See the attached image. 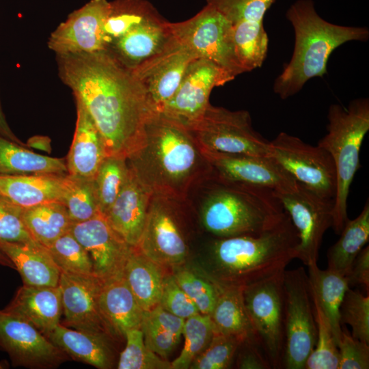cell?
<instances>
[{
	"label": "cell",
	"mask_w": 369,
	"mask_h": 369,
	"mask_svg": "<svg viewBox=\"0 0 369 369\" xmlns=\"http://www.w3.org/2000/svg\"><path fill=\"white\" fill-rule=\"evenodd\" d=\"M58 75L92 118L107 156L127 159L156 113L132 70L109 51L56 55Z\"/></svg>",
	"instance_id": "obj_1"
},
{
	"label": "cell",
	"mask_w": 369,
	"mask_h": 369,
	"mask_svg": "<svg viewBox=\"0 0 369 369\" xmlns=\"http://www.w3.org/2000/svg\"><path fill=\"white\" fill-rule=\"evenodd\" d=\"M126 160L152 194L180 202L201 179L212 175L187 127L158 112L147 122L141 144Z\"/></svg>",
	"instance_id": "obj_2"
},
{
	"label": "cell",
	"mask_w": 369,
	"mask_h": 369,
	"mask_svg": "<svg viewBox=\"0 0 369 369\" xmlns=\"http://www.w3.org/2000/svg\"><path fill=\"white\" fill-rule=\"evenodd\" d=\"M299 238L288 213L254 236L217 237L210 245L212 273L219 286H245L282 273L297 258Z\"/></svg>",
	"instance_id": "obj_3"
},
{
	"label": "cell",
	"mask_w": 369,
	"mask_h": 369,
	"mask_svg": "<svg viewBox=\"0 0 369 369\" xmlns=\"http://www.w3.org/2000/svg\"><path fill=\"white\" fill-rule=\"evenodd\" d=\"M295 32L292 57L273 83V92L285 100L300 92L314 77L327 74L331 53L349 41L366 42V27L344 26L329 23L316 12L313 0H297L286 13Z\"/></svg>",
	"instance_id": "obj_4"
},
{
	"label": "cell",
	"mask_w": 369,
	"mask_h": 369,
	"mask_svg": "<svg viewBox=\"0 0 369 369\" xmlns=\"http://www.w3.org/2000/svg\"><path fill=\"white\" fill-rule=\"evenodd\" d=\"M201 210L204 228L217 237L254 236L271 229L286 211L276 192L227 180L213 173Z\"/></svg>",
	"instance_id": "obj_5"
},
{
	"label": "cell",
	"mask_w": 369,
	"mask_h": 369,
	"mask_svg": "<svg viewBox=\"0 0 369 369\" xmlns=\"http://www.w3.org/2000/svg\"><path fill=\"white\" fill-rule=\"evenodd\" d=\"M327 133L318 145L331 156L336 172L332 227L340 234L347 216V199L354 176L360 167L359 152L364 137L369 131V100L359 98L347 107L330 105L327 113Z\"/></svg>",
	"instance_id": "obj_6"
},
{
	"label": "cell",
	"mask_w": 369,
	"mask_h": 369,
	"mask_svg": "<svg viewBox=\"0 0 369 369\" xmlns=\"http://www.w3.org/2000/svg\"><path fill=\"white\" fill-rule=\"evenodd\" d=\"M186 126L202 150L269 156V141L255 131L246 110L231 111L209 104L200 118Z\"/></svg>",
	"instance_id": "obj_7"
},
{
	"label": "cell",
	"mask_w": 369,
	"mask_h": 369,
	"mask_svg": "<svg viewBox=\"0 0 369 369\" xmlns=\"http://www.w3.org/2000/svg\"><path fill=\"white\" fill-rule=\"evenodd\" d=\"M284 345L282 366L303 369L314 349L316 325L308 276L302 266L283 275Z\"/></svg>",
	"instance_id": "obj_8"
},
{
	"label": "cell",
	"mask_w": 369,
	"mask_h": 369,
	"mask_svg": "<svg viewBox=\"0 0 369 369\" xmlns=\"http://www.w3.org/2000/svg\"><path fill=\"white\" fill-rule=\"evenodd\" d=\"M168 27L197 58L212 62L234 78L245 72L236 55L231 23L214 7L206 4L186 20L168 22Z\"/></svg>",
	"instance_id": "obj_9"
},
{
	"label": "cell",
	"mask_w": 369,
	"mask_h": 369,
	"mask_svg": "<svg viewBox=\"0 0 369 369\" xmlns=\"http://www.w3.org/2000/svg\"><path fill=\"white\" fill-rule=\"evenodd\" d=\"M284 272L243 287L245 307L272 368L282 366L284 345Z\"/></svg>",
	"instance_id": "obj_10"
},
{
	"label": "cell",
	"mask_w": 369,
	"mask_h": 369,
	"mask_svg": "<svg viewBox=\"0 0 369 369\" xmlns=\"http://www.w3.org/2000/svg\"><path fill=\"white\" fill-rule=\"evenodd\" d=\"M269 156L297 181L318 195L334 200L336 172L334 161L323 148L312 146L300 138L279 133L269 141Z\"/></svg>",
	"instance_id": "obj_11"
},
{
	"label": "cell",
	"mask_w": 369,
	"mask_h": 369,
	"mask_svg": "<svg viewBox=\"0 0 369 369\" xmlns=\"http://www.w3.org/2000/svg\"><path fill=\"white\" fill-rule=\"evenodd\" d=\"M276 194L299 235L297 258L307 266L317 263L323 236L332 227L334 200L324 198L299 182L295 190Z\"/></svg>",
	"instance_id": "obj_12"
},
{
	"label": "cell",
	"mask_w": 369,
	"mask_h": 369,
	"mask_svg": "<svg viewBox=\"0 0 369 369\" xmlns=\"http://www.w3.org/2000/svg\"><path fill=\"white\" fill-rule=\"evenodd\" d=\"M180 201L153 194L137 247L161 266H178L187 256V245L177 218Z\"/></svg>",
	"instance_id": "obj_13"
},
{
	"label": "cell",
	"mask_w": 369,
	"mask_h": 369,
	"mask_svg": "<svg viewBox=\"0 0 369 369\" xmlns=\"http://www.w3.org/2000/svg\"><path fill=\"white\" fill-rule=\"evenodd\" d=\"M0 348L8 354L14 367L54 368L70 359L29 323L3 310Z\"/></svg>",
	"instance_id": "obj_14"
},
{
	"label": "cell",
	"mask_w": 369,
	"mask_h": 369,
	"mask_svg": "<svg viewBox=\"0 0 369 369\" xmlns=\"http://www.w3.org/2000/svg\"><path fill=\"white\" fill-rule=\"evenodd\" d=\"M233 79L212 62L196 58L189 64L175 94L159 113L187 126L203 114L213 88Z\"/></svg>",
	"instance_id": "obj_15"
},
{
	"label": "cell",
	"mask_w": 369,
	"mask_h": 369,
	"mask_svg": "<svg viewBox=\"0 0 369 369\" xmlns=\"http://www.w3.org/2000/svg\"><path fill=\"white\" fill-rule=\"evenodd\" d=\"M110 5L107 0H90L70 13L51 33L48 47L56 55L106 51L103 27Z\"/></svg>",
	"instance_id": "obj_16"
},
{
	"label": "cell",
	"mask_w": 369,
	"mask_h": 369,
	"mask_svg": "<svg viewBox=\"0 0 369 369\" xmlns=\"http://www.w3.org/2000/svg\"><path fill=\"white\" fill-rule=\"evenodd\" d=\"M196 58L172 36L160 51L131 69L155 112H161L174 96L187 66Z\"/></svg>",
	"instance_id": "obj_17"
},
{
	"label": "cell",
	"mask_w": 369,
	"mask_h": 369,
	"mask_svg": "<svg viewBox=\"0 0 369 369\" xmlns=\"http://www.w3.org/2000/svg\"><path fill=\"white\" fill-rule=\"evenodd\" d=\"M213 173L223 179L269 189L295 190L298 181L270 156L228 154L200 149Z\"/></svg>",
	"instance_id": "obj_18"
},
{
	"label": "cell",
	"mask_w": 369,
	"mask_h": 369,
	"mask_svg": "<svg viewBox=\"0 0 369 369\" xmlns=\"http://www.w3.org/2000/svg\"><path fill=\"white\" fill-rule=\"evenodd\" d=\"M102 282L95 275L61 272L58 286L61 292L63 325L73 329L114 337L99 306Z\"/></svg>",
	"instance_id": "obj_19"
},
{
	"label": "cell",
	"mask_w": 369,
	"mask_h": 369,
	"mask_svg": "<svg viewBox=\"0 0 369 369\" xmlns=\"http://www.w3.org/2000/svg\"><path fill=\"white\" fill-rule=\"evenodd\" d=\"M70 232L88 252L94 275L101 282L123 274L133 247L113 230L103 215L72 223Z\"/></svg>",
	"instance_id": "obj_20"
},
{
	"label": "cell",
	"mask_w": 369,
	"mask_h": 369,
	"mask_svg": "<svg viewBox=\"0 0 369 369\" xmlns=\"http://www.w3.org/2000/svg\"><path fill=\"white\" fill-rule=\"evenodd\" d=\"M152 195L128 166L125 182L104 216L113 230L131 247H137L139 242Z\"/></svg>",
	"instance_id": "obj_21"
},
{
	"label": "cell",
	"mask_w": 369,
	"mask_h": 369,
	"mask_svg": "<svg viewBox=\"0 0 369 369\" xmlns=\"http://www.w3.org/2000/svg\"><path fill=\"white\" fill-rule=\"evenodd\" d=\"M172 37L168 21L159 14L133 27L106 51L131 70L160 51Z\"/></svg>",
	"instance_id": "obj_22"
},
{
	"label": "cell",
	"mask_w": 369,
	"mask_h": 369,
	"mask_svg": "<svg viewBox=\"0 0 369 369\" xmlns=\"http://www.w3.org/2000/svg\"><path fill=\"white\" fill-rule=\"evenodd\" d=\"M77 122L66 163L68 174L94 178L107 157L102 137L83 104L75 99Z\"/></svg>",
	"instance_id": "obj_23"
},
{
	"label": "cell",
	"mask_w": 369,
	"mask_h": 369,
	"mask_svg": "<svg viewBox=\"0 0 369 369\" xmlns=\"http://www.w3.org/2000/svg\"><path fill=\"white\" fill-rule=\"evenodd\" d=\"M3 311L26 320L47 336L62 315L60 289L23 284Z\"/></svg>",
	"instance_id": "obj_24"
},
{
	"label": "cell",
	"mask_w": 369,
	"mask_h": 369,
	"mask_svg": "<svg viewBox=\"0 0 369 369\" xmlns=\"http://www.w3.org/2000/svg\"><path fill=\"white\" fill-rule=\"evenodd\" d=\"M99 306L113 336L140 329L144 310L128 287L123 274L102 282Z\"/></svg>",
	"instance_id": "obj_25"
},
{
	"label": "cell",
	"mask_w": 369,
	"mask_h": 369,
	"mask_svg": "<svg viewBox=\"0 0 369 369\" xmlns=\"http://www.w3.org/2000/svg\"><path fill=\"white\" fill-rule=\"evenodd\" d=\"M0 250L14 264L24 285L58 286L61 271L48 248L38 241L16 243L0 240Z\"/></svg>",
	"instance_id": "obj_26"
},
{
	"label": "cell",
	"mask_w": 369,
	"mask_h": 369,
	"mask_svg": "<svg viewBox=\"0 0 369 369\" xmlns=\"http://www.w3.org/2000/svg\"><path fill=\"white\" fill-rule=\"evenodd\" d=\"M67 174L0 176V193L23 208L45 202H59L64 191Z\"/></svg>",
	"instance_id": "obj_27"
},
{
	"label": "cell",
	"mask_w": 369,
	"mask_h": 369,
	"mask_svg": "<svg viewBox=\"0 0 369 369\" xmlns=\"http://www.w3.org/2000/svg\"><path fill=\"white\" fill-rule=\"evenodd\" d=\"M46 337L70 359L99 369L113 367V351L105 336L70 329L59 323Z\"/></svg>",
	"instance_id": "obj_28"
},
{
	"label": "cell",
	"mask_w": 369,
	"mask_h": 369,
	"mask_svg": "<svg viewBox=\"0 0 369 369\" xmlns=\"http://www.w3.org/2000/svg\"><path fill=\"white\" fill-rule=\"evenodd\" d=\"M308 267V282L312 299L329 323L333 336L338 344L341 334L340 309L346 292L350 288L347 279L336 271L320 269L317 263Z\"/></svg>",
	"instance_id": "obj_29"
},
{
	"label": "cell",
	"mask_w": 369,
	"mask_h": 369,
	"mask_svg": "<svg viewBox=\"0 0 369 369\" xmlns=\"http://www.w3.org/2000/svg\"><path fill=\"white\" fill-rule=\"evenodd\" d=\"M218 287L217 299L210 314L215 332L235 336L242 342L258 340L245 307L244 286Z\"/></svg>",
	"instance_id": "obj_30"
},
{
	"label": "cell",
	"mask_w": 369,
	"mask_h": 369,
	"mask_svg": "<svg viewBox=\"0 0 369 369\" xmlns=\"http://www.w3.org/2000/svg\"><path fill=\"white\" fill-rule=\"evenodd\" d=\"M161 267L137 247H132L123 275L144 311L151 310L159 303L164 277Z\"/></svg>",
	"instance_id": "obj_31"
},
{
	"label": "cell",
	"mask_w": 369,
	"mask_h": 369,
	"mask_svg": "<svg viewBox=\"0 0 369 369\" xmlns=\"http://www.w3.org/2000/svg\"><path fill=\"white\" fill-rule=\"evenodd\" d=\"M67 174L66 159L41 155L0 135V176Z\"/></svg>",
	"instance_id": "obj_32"
},
{
	"label": "cell",
	"mask_w": 369,
	"mask_h": 369,
	"mask_svg": "<svg viewBox=\"0 0 369 369\" xmlns=\"http://www.w3.org/2000/svg\"><path fill=\"white\" fill-rule=\"evenodd\" d=\"M339 239L327 251V269L346 276L356 256L369 240V202L359 215L348 219Z\"/></svg>",
	"instance_id": "obj_33"
},
{
	"label": "cell",
	"mask_w": 369,
	"mask_h": 369,
	"mask_svg": "<svg viewBox=\"0 0 369 369\" xmlns=\"http://www.w3.org/2000/svg\"><path fill=\"white\" fill-rule=\"evenodd\" d=\"M23 219L31 236L46 247L70 231L72 223L66 206L57 201L23 208Z\"/></svg>",
	"instance_id": "obj_34"
},
{
	"label": "cell",
	"mask_w": 369,
	"mask_h": 369,
	"mask_svg": "<svg viewBox=\"0 0 369 369\" xmlns=\"http://www.w3.org/2000/svg\"><path fill=\"white\" fill-rule=\"evenodd\" d=\"M110 4L103 27L107 49L133 27L159 14L146 0H115Z\"/></svg>",
	"instance_id": "obj_35"
},
{
	"label": "cell",
	"mask_w": 369,
	"mask_h": 369,
	"mask_svg": "<svg viewBox=\"0 0 369 369\" xmlns=\"http://www.w3.org/2000/svg\"><path fill=\"white\" fill-rule=\"evenodd\" d=\"M59 202L66 206L72 223L87 221L100 213L94 178L68 174Z\"/></svg>",
	"instance_id": "obj_36"
},
{
	"label": "cell",
	"mask_w": 369,
	"mask_h": 369,
	"mask_svg": "<svg viewBox=\"0 0 369 369\" xmlns=\"http://www.w3.org/2000/svg\"><path fill=\"white\" fill-rule=\"evenodd\" d=\"M236 53L245 72L260 68L269 48L263 22L247 23L232 29Z\"/></svg>",
	"instance_id": "obj_37"
},
{
	"label": "cell",
	"mask_w": 369,
	"mask_h": 369,
	"mask_svg": "<svg viewBox=\"0 0 369 369\" xmlns=\"http://www.w3.org/2000/svg\"><path fill=\"white\" fill-rule=\"evenodd\" d=\"M128 165L125 158L107 156L101 163L94 182L100 213L105 215L115 202L126 179Z\"/></svg>",
	"instance_id": "obj_38"
},
{
	"label": "cell",
	"mask_w": 369,
	"mask_h": 369,
	"mask_svg": "<svg viewBox=\"0 0 369 369\" xmlns=\"http://www.w3.org/2000/svg\"><path fill=\"white\" fill-rule=\"evenodd\" d=\"M215 333L210 315L198 314L185 319L182 335L184 344L172 362V369L189 368L193 361L206 348Z\"/></svg>",
	"instance_id": "obj_39"
},
{
	"label": "cell",
	"mask_w": 369,
	"mask_h": 369,
	"mask_svg": "<svg viewBox=\"0 0 369 369\" xmlns=\"http://www.w3.org/2000/svg\"><path fill=\"white\" fill-rule=\"evenodd\" d=\"M47 248L61 272L95 275L88 252L70 231L58 238Z\"/></svg>",
	"instance_id": "obj_40"
},
{
	"label": "cell",
	"mask_w": 369,
	"mask_h": 369,
	"mask_svg": "<svg viewBox=\"0 0 369 369\" xmlns=\"http://www.w3.org/2000/svg\"><path fill=\"white\" fill-rule=\"evenodd\" d=\"M312 301L316 340L314 349L306 359L304 369H338L339 351L331 326L317 303Z\"/></svg>",
	"instance_id": "obj_41"
},
{
	"label": "cell",
	"mask_w": 369,
	"mask_h": 369,
	"mask_svg": "<svg viewBox=\"0 0 369 369\" xmlns=\"http://www.w3.org/2000/svg\"><path fill=\"white\" fill-rule=\"evenodd\" d=\"M126 346L120 353L118 369H172L171 362L152 351L145 344L141 329L124 334Z\"/></svg>",
	"instance_id": "obj_42"
},
{
	"label": "cell",
	"mask_w": 369,
	"mask_h": 369,
	"mask_svg": "<svg viewBox=\"0 0 369 369\" xmlns=\"http://www.w3.org/2000/svg\"><path fill=\"white\" fill-rule=\"evenodd\" d=\"M173 276L195 304L200 313L210 315L219 294L218 286L209 277H201L189 269H178Z\"/></svg>",
	"instance_id": "obj_43"
},
{
	"label": "cell",
	"mask_w": 369,
	"mask_h": 369,
	"mask_svg": "<svg viewBox=\"0 0 369 369\" xmlns=\"http://www.w3.org/2000/svg\"><path fill=\"white\" fill-rule=\"evenodd\" d=\"M340 323L348 325L351 336L369 344V294L347 290L340 309Z\"/></svg>",
	"instance_id": "obj_44"
},
{
	"label": "cell",
	"mask_w": 369,
	"mask_h": 369,
	"mask_svg": "<svg viewBox=\"0 0 369 369\" xmlns=\"http://www.w3.org/2000/svg\"><path fill=\"white\" fill-rule=\"evenodd\" d=\"M241 342L242 341L235 336L215 332L208 346L193 361L189 368H228Z\"/></svg>",
	"instance_id": "obj_45"
},
{
	"label": "cell",
	"mask_w": 369,
	"mask_h": 369,
	"mask_svg": "<svg viewBox=\"0 0 369 369\" xmlns=\"http://www.w3.org/2000/svg\"><path fill=\"white\" fill-rule=\"evenodd\" d=\"M276 0H206L220 12L232 26L242 23L263 22Z\"/></svg>",
	"instance_id": "obj_46"
},
{
	"label": "cell",
	"mask_w": 369,
	"mask_h": 369,
	"mask_svg": "<svg viewBox=\"0 0 369 369\" xmlns=\"http://www.w3.org/2000/svg\"><path fill=\"white\" fill-rule=\"evenodd\" d=\"M23 208L0 197V240L16 243L36 241L23 219Z\"/></svg>",
	"instance_id": "obj_47"
},
{
	"label": "cell",
	"mask_w": 369,
	"mask_h": 369,
	"mask_svg": "<svg viewBox=\"0 0 369 369\" xmlns=\"http://www.w3.org/2000/svg\"><path fill=\"white\" fill-rule=\"evenodd\" d=\"M159 305L166 311L184 320L200 314L195 304L180 287L173 275L163 277Z\"/></svg>",
	"instance_id": "obj_48"
},
{
	"label": "cell",
	"mask_w": 369,
	"mask_h": 369,
	"mask_svg": "<svg viewBox=\"0 0 369 369\" xmlns=\"http://www.w3.org/2000/svg\"><path fill=\"white\" fill-rule=\"evenodd\" d=\"M339 364L338 369L369 368V344L353 338L342 329L338 344Z\"/></svg>",
	"instance_id": "obj_49"
},
{
	"label": "cell",
	"mask_w": 369,
	"mask_h": 369,
	"mask_svg": "<svg viewBox=\"0 0 369 369\" xmlns=\"http://www.w3.org/2000/svg\"><path fill=\"white\" fill-rule=\"evenodd\" d=\"M140 329L146 345L164 359L172 353L181 338L154 324L144 316Z\"/></svg>",
	"instance_id": "obj_50"
},
{
	"label": "cell",
	"mask_w": 369,
	"mask_h": 369,
	"mask_svg": "<svg viewBox=\"0 0 369 369\" xmlns=\"http://www.w3.org/2000/svg\"><path fill=\"white\" fill-rule=\"evenodd\" d=\"M242 342L245 347L238 357L237 367L238 368L269 369L272 368L263 350L258 348V346L260 344L258 340H247Z\"/></svg>",
	"instance_id": "obj_51"
},
{
	"label": "cell",
	"mask_w": 369,
	"mask_h": 369,
	"mask_svg": "<svg viewBox=\"0 0 369 369\" xmlns=\"http://www.w3.org/2000/svg\"><path fill=\"white\" fill-rule=\"evenodd\" d=\"M349 286H361L369 292V246L364 247L355 258L345 276Z\"/></svg>",
	"instance_id": "obj_52"
},
{
	"label": "cell",
	"mask_w": 369,
	"mask_h": 369,
	"mask_svg": "<svg viewBox=\"0 0 369 369\" xmlns=\"http://www.w3.org/2000/svg\"><path fill=\"white\" fill-rule=\"evenodd\" d=\"M0 135L12 140L17 144L23 145V143L18 139L14 133L11 130L5 117L3 112L1 104H0Z\"/></svg>",
	"instance_id": "obj_53"
},
{
	"label": "cell",
	"mask_w": 369,
	"mask_h": 369,
	"mask_svg": "<svg viewBox=\"0 0 369 369\" xmlns=\"http://www.w3.org/2000/svg\"><path fill=\"white\" fill-rule=\"evenodd\" d=\"M0 264L5 266H8L12 269H14V264L9 259V258L1 250H0Z\"/></svg>",
	"instance_id": "obj_54"
},
{
	"label": "cell",
	"mask_w": 369,
	"mask_h": 369,
	"mask_svg": "<svg viewBox=\"0 0 369 369\" xmlns=\"http://www.w3.org/2000/svg\"><path fill=\"white\" fill-rule=\"evenodd\" d=\"M4 368V365L0 362V369Z\"/></svg>",
	"instance_id": "obj_55"
},
{
	"label": "cell",
	"mask_w": 369,
	"mask_h": 369,
	"mask_svg": "<svg viewBox=\"0 0 369 369\" xmlns=\"http://www.w3.org/2000/svg\"><path fill=\"white\" fill-rule=\"evenodd\" d=\"M1 196H2V195H1V193H0V197H1Z\"/></svg>",
	"instance_id": "obj_56"
}]
</instances>
